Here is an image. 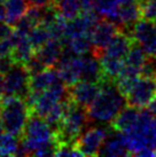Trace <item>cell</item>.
Wrapping results in <instances>:
<instances>
[{"label": "cell", "instance_id": "cell-22", "mask_svg": "<svg viewBox=\"0 0 156 157\" xmlns=\"http://www.w3.org/2000/svg\"><path fill=\"white\" fill-rule=\"evenodd\" d=\"M28 37H29L32 46L37 51L51 39V33H49V30L46 26L39 24L38 26H36L35 29L31 30V32L28 35Z\"/></svg>", "mask_w": 156, "mask_h": 157}, {"label": "cell", "instance_id": "cell-24", "mask_svg": "<svg viewBox=\"0 0 156 157\" xmlns=\"http://www.w3.org/2000/svg\"><path fill=\"white\" fill-rule=\"evenodd\" d=\"M142 17L147 20H156V0H140Z\"/></svg>", "mask_w": 156, "mask_h": 157}, {"label": "cell", "instance_id": "cell-19", "mask_svg": "<svg viewBox=\"0 0 156 157\" xmlns=\"http://www.w3.org/2000/svg\"><path fill=\"white\" fill-rule=\"evenodd\" d=\"M148 59L149 56L147 55V53L143 51V48L137 41H133V44L125 57V64L142 71V68L147 63Z\"/></svg>", "mask_w": 156, "mask_h": 157}, {"label": "cell", "instance_id": "cell-34", "mask_svg": "<svg viewBox=\"0 0 156 157\" xmlns=\"http://www.w3.org/2000/svg\"><path fill=\"white\" fill-rule=\"evenodd\" d=\"M152 135L156 142V116L154 117V121H153V124H152Z\"/></svg>", "mask_w": 156, "mask_h": 157}, {"label": "cell", "instance_id": "cell-32", "mask_svg": "<svg viewBox=\"0 0 156 157\" xmlns=\"http://www.w3.org/2000/svg\"><path fill=\"white\" fill-rule=\"evenodd\" d=\"M147 109L150 111V113L154 115V116H156V96L153 99L152 101H150V103L148 105V107H147Z\"/></svg>", "mask_w": 156, "mask_h": 157}, {"label": "cell", "instance_id": "cell-2", "mask_svg": "<svg viewBox=\"0 0 156 157\" xmlns=\"http://www.w3.org/2000/svg\"><path fill=\"white\" fill-rule=\"evenodd\" d=\"M30 116L31 109L25 99L15 95L4 96L0 103V118L5 132L21 139Z\"/></svg>", "mask_w": 156, "mask_h": 157}, {"label": "cell", "instance_id": "cell-14", "mask_svg": "<svg viewBox=\"0 0 156 157\" xmlns=\"http://www.w3.org/2000/svg\"><path fill=\"white\" fill-rule=\"evenodd\" d=\"M133 41H135V39L132 38V36L130 33L124 32V31H119L116 35V37L111 40V43L104 49L102 55L125 60L126 55H127V53L130 51Z\"/></svg>", "mask_w": 156, "mask_h": 157}, {"label": "cell", "instance_id": "cell-4", "mask_svg": "<svg viewBox=\"0 0 156 157\" xmlns=\"http://www.w3.org/2000/svg\"><path fill=\"white\" fill-rule=\"evenodd\" d=\"M156 96V77L140 76L135 80L130 92L127 93L126 102L129 105L135 107L138 109H143L148 107L150 101Z\"/></svg>", "mask_w": 156, "mask_h": 157}, {"label": "cell", "instance_id": "cell-15", "mask_svg": "<svg viewBox=\"0 0 156 157\" xmlns=\"http://www.w3.org/2000/svg\"><path fill=\"white\" fill-rule=\"evenodd\" d=\"M83 64H82V75L80 80L86 82H94V83H101L103 79V72L102 67L100 63V60L94 56L91 53V55H82Z\"/></svg>", "mask_w": 156, "mask_h": 157}, {"label": "cell", "instance_id": "cell-33", "mask_svg": "<svg viewBox=\"0 0 156 157\" xmlns=\"http://www.w3.org/2000/svg\"><path fill=\"white\" fill-rule=\"evenodd\" d=\"M6 21V7L2 4V1H0V22Z\"/></svg>", "mask_w": 156, "mask_h": 157}, {"label": "cell", "instance_id": "cell-28", "mask_svg": "<svg viewBox=\"0 0 156 157\" xmlns=\"http://www.w3.org/2000/svg\"><path fill=\"white\" fill-rule=\"evenodd\" d=\"M14 31V26H12L10 24L4 21V22H0V40L9 38Z\"/></svg>", "mask_w": 156, "mask_h": 157}, {"label": "cell", "instance_id": "cell-10", "mask_svg": "<svg viewBox=\"0 0 156 157\" xmlns=\"http://www.w3.org/2000/svg\"><path fill=\"white\" fill-rule=\"evenodd\" d=\"M100 91H101V83L86 82V80H79L74 86L69 87L71 100L86 108L98 96Z\"/></svg>", "mask_w": 156, "mask_h": 157}, {"label": "cell", "instance_id": "cell-21", "mask_svg": "<svg viewBox=\"0 0 156 157\" xmlns=\"http://www.w3.org/2000/svg\"><path fill=\"white\" fill-rule=\"evenodd\" d=\"M18 138L12 133L5 132L0 135V156H16L20 146Z\"/></svg>", "mask_w": 156, "mask_h": 157}, {"label": "cell", "instance_id": "cell-20", "mask_svg": "<svg viewBox=\"0 0 156 157\" xmlns=\"http://www.w3.org/2000/svg\"><path fill=\"white\" fill-rule=\"evenodd\" d=\"M57 12L67 20H72L82 13L79 0H55Z\"/></svg>", "mask_w": 156, "mask_h": 157}, {"label": "cell", "instance_id": "cell-30", "mask_svg": "<svg viewBox=\"0 0 156 157\" xmlns=\"http://www.w3.org/2000/svg\"><path fill=\"white\" fill-rule=\"evenodd\" d=\"M82 6V12L94 10V0H79Z\"/></svg>", "mask_w": 156, "mask_h": 157}, {"label": "cell", "instance_id": "cell-11", "mask_svg": "<svg viewBox=\"0 0 156 157\" xmlns=\"http://www.w3.org/2000/svg\"><path fill=\"white\" fill-rule=\"evenodd\" d=\"M63 52V43L60 39L51 38L45 45L36 51V55L46 68H57Z\"/></svg>", "mask_w": 156, "mask_h": 157}, {"label": "cell", "instance_id": "cell-17", "mask_svg": "<svg viewBox=\"0 0 156 157\" xmlns=\"http://www.w3.org/2000/svg\"><path fill=\"white\" fill-rule=\"evenodd\" d=\"M6 7V22L12 26L21 20L30 7L29 0H5Z\"/></svg>", "mask_w": 156, "mask_h": 157}, {"label": "cell", "instance_id": "cell-31", "mask_svg": "<svg viewBox=\"0 0 156 157\" xmlns=\"http://www.w3.org/2000/svg\"><path fill=\"white\" fill-rule=\"evenodd\" d=\"M5 96V76L0 74V103Z\"/></svg>", "mask_w": 156, "mask_h": 157}, {"label": "cell", "instance_id": "cell-6", "mask_svg": "<svg viewBox=\"0 0 156 157\" xmlns=\"http://www.w3.org/2000/svg\"><path fill=\"white\" fill-rule=\"evenodd\" d=\"M142 17L140 0H118L117 9L109 21L116 23L122 31L131 35L132 26Z\"/></svg>", "mask_w": 156, "mask_h": 157}, {"label": "cell", "instance_id": "cell-9", "mask_svg": "<svg viewBox=\"0 0 156 157\" xmlns=\"http://www.w3.org/2000/svg\"><path fill=\"white\" fill-rule=\"evenodd\" d=\"M119 31H122V29L116 23L106 20V18L101 20L94 28L91 36L92 54L100 59L101 55L103 54L104 49L111 43V40L116 37Z\"/></svg>", "mask_w": 156, "mask_h": 157}, {"label": "cell", "instance_id": "cell-36", "mask_svg": "<svg viewBox=\"0 0 156 157\" xmlns=\"http://www.w3.org/2000/svg\"><path fill=\"white\" fill-rule=\"evenodd\" d=\"M155 24H156V20H155Z\"/></svg>", "mask_w": 156, "mask_h": 157}, {"label": "cell", "instance_id": "cell-26", "mask_svg": "<svg viewBox=\"0 0 156 157\" xmlns=\"http://www.w3.org/2000/svg\"><path fill=\"white\" fill-rule=\"evenodd\" d=\"M14 41L12 37L0 40V57L10 56L13 54Z\"/></svg>", "mask_w": 156, "mask_h": 157}, {"label": "cell", "instance_id": "cell-29", "mask_svg": "<svg viewBox=\"0 0 156 157\" xmlns=\"http://www.w3.org/2000/svg\"><path fill=\"white\" fill-rule=\"evenodd\" d=\"M55 4V0H29L30 7H38V8H46L51 5Z\"/></svg>", "mask_w": 156, "mask_h": 157}, {"label": "cell", "instance_id": "cell-7", "mask_svg": "<svg viewBox=\"0 0 156 157\" xmlns=\"http://www.w3.org/2000/svg\"><path fill=\"white\" fill-rule=\"evenodd\" d=\"M109 134L110 131L107 127H88L77 139L75 147L83 156H98Z\"/></svg>", "mask_w": 156, "mask_h": 157}, {"label": "cell", "instance_id": "cell-23", "mask_svg": "<svg viewBox=\"0 0 156 157\" xmlns=\"http://www.w3.org/2000/svg\"><path fill=\"white\" fill-rule=\"evenodd\" d=\"M118 0H94V10L106 20H110L117 9Z\"/></svg>", "mask_w": 156, "mask_h": 157}, {"label": "cell", "instance_id": "cell-16", "mask_svg": "<svg viewBox=\"0 0 156 157\" xmlns=\"http://www.w3.org/2000/svg\"><path fill=\"white\" fill-rule=\"evenodd\" d=\"M59 79H61V77L57 68H46L45 70L36 75H32L30 77V91H46Z\"/></svg>", "mask_w": 156, "mask_h": 157}, {"label": "cell", "instance_id": "cell-12", "mask_svg": "<svg viewBox=\"0 0 156 157\" xmlns=\"http://www.w3.org/2000/svg\"><path fill=\"white\" fill-rule=\"evenodd\" d=\"M140 113H141V109L126 105L116 117L114 118L110 126L113 127L115 131L122 132V133H129L138 123Z\"/></svg>", "mask_w": 156, "mask_h": 157}, {"label": "cell", "instance_id": "cell-8", "mask_svg": "<svg viewBox=\"0 0 156 157\" xmlns=\"http://www.w3.org/2000/svg\"><path fill=\"white\" fill-rule=\"evenodd\" d=\"M131 36L149 57H156V24L155 21L141 17L135 23Z\"/></svg>", "mask_w": 156, "mask_h": 157}, {"label": "cell", "instance_id": "cell-25", "mask_svg": "<svg viewBox=\"0 0 156 157\" xmlns=\"http://www.w3.org/2000/svg\"><path fill=\"white\" fill-rule=\"evenodd\" d=\"M24 66H25V68L28 69V71L30 72L31 76H32V75L38 74V72H40V71H43V70L46 69V66L40 61V59H39L36 54L31 57L29 61L26 62Z\"/></svg>", "mask_w": 156, "mask_h": 157}, {"label": "cell", "instance_id": "cell-18", "mask_svg": "<svg viewBox=\"0 0 156 157\" xmlns=\"http://www.w3.org/2000/svg\"><path fill=\"white\" fill-rule=\"evenodd\" d=\"M99 60L101 67H102L103 79H108V80H113V82L116 80L117 77L121 75V72L125 67V60H121V59H115V57H110L107 55H102Z\"/></svg>", "mask_w": 156, "mask_h": 157}, {"label": "cell", "instance_id": "cell-1", "mask_svg": "<svg viewBox=\"0 0 156 157\" xmlns=\"http://www.w3.org/2000/svg\"><path fill=\"white\" fill-rule=\"evenodd\" d=\"M126 105V98L117 88L115 82L103 79L101 91L86 109L91 123L107 124L113 122Z\"/></svg>", "mask_w": 156, "mask_h": 157}, {"label": "cell", "instance_id": "cell-13", "mask_svg": "<svg viewBox=\"0 0 156 157\" xmlns=\"http://www.w3.org/2000/svg\"><path fill=\"white\" fill-rule=\"evenodd\" d=\"M99 155L107 157H121L131 155L130 150L125 144L123 133L115 131L113 128L111 133L109 134V139L104 141Z\"/></svg>", "mask_w": 156, "mask_h": 157}, {"label": "cell", "instance_id": "cell-35", "mask_svg": "<svg viewBox=\"0 0 156 157\" xmlns=\"http://www.w3.org/2000/svg\"><path fill=\"white\" fill-rule=\"evenodd\" d=\"M0 1H5V0H0Z\"/></svg>", "mask_w": 156, "mask_h": 157}, {"label": "cell", "instance_id": "cell-5", "mask_svg": "<svg viewBox=\"0 0 156 157\" xmlns=\"http://www.w3.org/2000/svg\"><path fill=\"white\" fill-rule=\"evenodd\" d=\"M30 77L24 64L15 63L9 72L5 75V95H15L26 99L30 93Z\"/></svg>", "mask_w": 156, "mask_h": 157}, {"label": "cell", "instance_id": "cell-3", "mask_svg": "<svg viewBox=\"0 0 156 157\" xmlns=\"http://www.w3.org/2000/svg\"><path fill=\"white\" fill-rule=\"evenodd\" d=\"M90 124L91 121L86 107L78 105L70 99L64 116L62 118L59 130L57 131L59 144H65L75 146L77 139L88 128Z\"/></svg>", "mask_w": 156, "mask_h": 157}, {"label": "cell", "instance_id": "cell-27", "mask_svg": "<svg viewBox=\"0 0 156 157\" xmlns=\"http://www.w3.org/2000/svg\"><path fill=\"white\" fill-rule=\"evenodd\" d=\"M16 62L14 61V59L10 56H5V57H0V74L1 75H6L7 72L10 71V69L15 66Z\"/></svg>", "mask_w": 156, "mask_h": 157}]
</instances>
